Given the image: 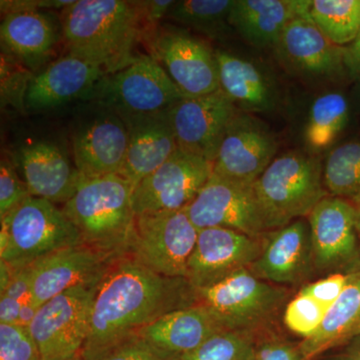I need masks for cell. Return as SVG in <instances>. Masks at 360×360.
Masks as SVG:
<instances>
[{"label":"cell","instance_id":"cell-1","mask_svg":"<svg viewBox=\"0 0 360 360\" xmlns=\"http://www.w3.org/2000/svg\"><path fill=\"white\" fill-rule=\"evenodd\" d=\"M195 304L198 293L187 278L163 276L132 257L120 258L97 288L80 355L103 359L163 315Z\"/></svg>","mask_w":360,"mask_h":360},{"label":"cell","instance_id":"cell-2","mask_svg":"<svg viewBox=\"0 0 360 360\" xmlns=\"http://www.w3.org/2000/svg\"><path fill=\"white\" fill-rule=\"evenodd\" d=\"M59 21L68 54L98 65L108 75L141 56L137 49L146 32L134 1L77 0L61 11Z\"/></svg>","mask_w":360,"mask_h":360},{"label":"cell","instance_id":"cell-3","mask_svg":"<svg viewBox=\"0 0 360 360\" xmlns=\"http://www.w3.org/2000/svg\"><path fill=\"white\" fill-rule=\"evenodd\" d=\"M134 186L120 174L82 179L61 210L77 227L82 243L106 257L129 255L135 214Z\"/></svg>","mask_w":360,"mask_h":360},{"label":"cell","instance_id":"cell-4","mask_svg":"<svg viewBox=\"0 0 360 360\" xmlns=\"http://www.w3.org/2000/svg\"><path fill=\"white\" fill-rule=\"evenodd\" d=\"M253 187L269 231L309 217L319 201L329 195L321 160L303 151L274 158Z\"/></svg>","mask_w":360,"mask_h":360},{"label":"cell","instance_id":"cell-5","mask_svg":"<svg viewBox=\"0 0 360 360\" xmlns=\"http://www.w3.org/2000/svg\"><path fill=\"white\" fill-rule=\"evenodd\" d=\"M84 245L56 203L30 196L1 219L0 260L20 269L65 248Z\"/></svg>","mask_w":360,"mask_h":360},{"label":"cell","instance_id":"cell-6","mask_svg":"<svg viewBox=\"0 0 360 360\" xmlns=\"http://www.w3.org/2000/svg\"><path fill=\"white\" fill-rule=\"evenodd\" d=\"M196 293L198 304L224 330L252 335L262 333L288 297L285 288L262 281L248 269Z\"/></svg>","mask_w":360,"mask_h":360},{"label":"cell","instance_id":"cell-7","mask_svg":"<svg viewBox=\"0 0 360 360\" xmlns=\"http://www.w3.org/2000/svg\"><path fill=\"white\" fill-rule=\"evenodd\" d=\"M184 97L162 66L141 54L124 70L106 75L91 99L124 120L165 115Z\"/></svg>","mask_w":360,"mask_h":360},{"label":"cell","instance_id":"cell-8","mask_svg":"<svg viewBox=\"0 0 360 360\" xmlns=\"http://www.w3.org/2000/svg\"><path fill=\"white\" fill-rule=\"evenodd\" d=\"M198 231L186 207L135 215L127 257L161 276L186 278Z\"/></svg>","mask_w":360,"mask_h":360},{"label":"cell","instance_id":"cell-9","mask_svg":"<svg viewBox=\"0 0 360 360\" xmlns=\"http://www.w3.org/2000/svg\"><path fill=\"white\" fill-rule=\"evenodd\" d=\"M144 44L184 96H205L219 89L215 51L205 39L176 26L160 25L146 35Z\"/></svg>","mask_w":360,"mask_h":360},{"label":"cell","instance_id":"cell-10","mask_svg":"<svg viewBox=\"0 0 360 360\" xmlns=\"http://www.w3.org/2000/svg\"><path fill=\"white\" fill-rule=\"evenodd\" d=\"M97 288H70L39 307L28 331L42 360H71L82 354Z\"/></svg>","mask_w":360,"mask_h":360},{"label":"cell","instance_id":"cell-11","mask_svg":"<svg viewBox=\"0 0 360 360\" xmlns=\"http://www.w3.org/2000/svg\"><path fill=\"white\" fill-rule=\"evenodd\" d=\"M357 207L349 201L328 195L307 217L315 274H352L360 269Z\"/></svg>","mask_w":360,"mask_h":360},{"label":"cell","instance_id":"cell-12","mask_svg":"<svg viewBox=\"0 0 360 360\" xmlns=\"http://www.w3.org/2000/svg\"><path fill=\"white\" fill-rule=\"evenodd\" d=\"M186 212L198 231L224 227L253 238H262L270 231L255 187L222 179L213 172Z\"/></svg>","mask_w":360,"mask_h":360},{"label":"cell","instance_id":"cell-13","mask_svg":"<svg viewBox=\"0 0 360 360\" xmlns=\"http://www.w3.org/2000/svg\"><path fill=\"white\" fill-rule=\"evenodd\" d=\"M213 172V163L177 149L160 168L134 187L135 215L172 212L193 202Z\"/></svg>","mask_w":360,"mask_h":360},{"label":"cell","instance_id":"cell-14","mask_svg":"<svg viewBox=\"0 0 360 360\" xmlns=\"http://www.w3.org/2000/svg\"><path fill=\"white\" fill-rule=\"evenodd\" d=\"M238 112L219 89L205 96L184 97L168 110L167 116L179 149L213 163Z\"/></svg>","mask_w":360,"mask_h":360},{"label":"cell","instance_id":"cell-15","mask_svg":"<svg viewBox=\"0 0 360 360\" xmlns=\"http://www.w3.org/2000/svg\"><path fill=\"white\" fill-rule=\"evenodd\" d=\"M277 151L278 142L267 125L250 113L238 110L220 144L213 174L253 186L274 160Z\"/></svg>","mask_w":360,"mask_h":360},{"label":"cell","instance_id":"cell-16","mask_svg":"<svg viewBox=\"0 0 360 360\" xmlns=\"http://www.w3.org/2000/svg\"><path fill=\"white\" fill-rule=\"evenodd\" d=\"M262 248V236L253 238L224 227L200 229L187 264V281L195 290L215 285L240 270L250 269Z\"/></svg>","mask_w":360,"mask_h":360},{"label":"cell","instance_id":"cell-17","mask_svg":"<svg viewBox=\"0 0 360 360\" xmlns=\"http://www.w3.org/2000/svg\"><path fill=\"white\" fill-rule=\"evenodd\" d=\"M73 161L84 179L120 174L129 146V129L122 116L101 110L72 132Z\"/></svg>","mask_w":360,"mask_h":360},{"label":"cell","instance_id":"cell-18","mask_svg":"<svg viewBox=\"0 0 360 360\" xmlns=\"http://www.w3.org/2000/svg\"><path fill=\"white\" fill-rule=\"evenodd\" d=\"M274 49L284 70L297 77L326 80L347 72L342 47L333 44L310 16L288 23Z\"/></svg>","mask_w":360,"mask_h":360},{"label":"cell","instance_id":"cell-19","mask_svg":"<svg viewBox=\"0 0 360 360\" xmlns=\"http://www.w3.org/2000/svg\"><path fill=\"white\" fill-rule=\"evenodd\" d=\"M116 260L84 245L41 258L32 264V302L40 307L70 288H96Z\"/></svg>","mask_w":360,"mask_h":360},{"label":"cell","instance_id":"cell-20","mask_svg":"<svg viewBox=\"0 0 360 360\" xmlns=\"http://www.w3.org/2000/svg\"><path fill=\"white\" fill-rule=\"evenodd\" d=\"M264 248L250 265L255 276L272 284L297 285L315 274L309 221L297 219L262 236Z\"/></svg>","mask_w":360,"mask_h":360},{"label":"cell","instance_id":"cell-21","mask_svg":"<svg viewBox=\"0 0 360 360\" xmlns=\"http://www.w3.org/2000/svg\"><path fill=\"white\" fill-rule=\"evenodd\" d=\"M106 75L98 65L66 54L30 78L23 103L28 110L44 111L77 99H91Z\"/></svg>","mask_w":360,"mask_h":360},{"label":"cell","instance_id":"cell-22","mask_svg":"<svg viewBox=\"0 0 360 360\" xmlns=\"http://www.w3.org/2000/svg\"><path fill=\"white\" fill-rule=\"evenodd\" d=\"M13 161L32 195L56 205L70 200L84 179L65 151L51 141L23 144Z\"/></svg>","mask_w":360,"mask_h":360},{"label":"cell","instance_id":"cell-23","mask_svg":"<svg viewBox=\"0 0 360 360\" xmlns=\"http://www.w3.org/2000/svg\"><path fill=\"white\" fill-rule=\"evenodd\" d=\"M312 0H233L229 23L248 44L274 49L284 28L310 16Z\"/></svg>","mask_w":360,"mask_h":360},{"label":"cell","instance_id":"cell-24","mask_svg":"<svg viewBox=\"0 0 360 360\" xmlns=\"http://www.w3.org/2000/svg\"><path fill=\"white\" fill-rule=\"evenodd\" d=\"M129 146L120 174L134 187L179 149L167 113L124 118Z\"/></svg>","mask_w":360,"mask_h":360},{"label":"cell","instance_id":"cell-25","mask_svg":"<svg viewBox=\"0 0 360 360\" xmlns=\"http://www.w3.org/2000/svg\"><path fill=\"white\" fill-rule=\"evenodd\" d=\"M60 35V21L39 11L7 13L0 26L2 46L30 70L46 63Z\"/></svg>","mask_w":360,"mask_h":360},{"label":"cell","instance_id":"cell-26","mask_svg":"<svg viewBox=\"0 0 360 360\" xmlns=\"http://www.w3.org/2000/svg\"><path fill=\"white\" fill-rule=\"evenodd\" d=\"M215 56L219 89L238 110L253 115L274 110L277 101L276 87L257 63L224 49H215Z\"/></svg>","mask_w":360,"mask_h":360},{"label":"cell","instance_id":"cell-27","mask_svg":"<svg viewBox=\"0 0 360 360\" xmlns=\"http://www.w3.org/2000/svg\"><path fill=\"white\" fill-rule=\"evenodd\" d=\"M224 331L212 314L195 304L163 315L139 330L137 335L168 354H191L215 333Z\"/></svg>","mask_w":360,"mask_h":360},{"label":"cell","instance_id":"cell-28","mask_svg":"<svg viewBox=\"0 0 360 360\" xmlns=\"http://www.w3.org/2000/svg\"><path fill=\"white\" fill-rule=\"evenodd\" d=\"M360 333V269L352 272L340 297L314 333L300 343L305 360H315L333 348L343 347Z\"/></svg>","mask_w":360,"mask_h":360},{"label":"cell","instance_id":"cell-29","mask_svg":"<svg viewBox=\"0 0 360 360\" xmlns=\"http://www.w3.org/2000/svg\"><path fill=\"white\" fill-rule=\"evenodd\" d=\"M348 120L349 104L342 94L330 91L317 96L303 132L309 153L315 155L330 148L347 127Z\"/></svg>","mask_w":360,"mask_h":360},{"label":"cell","instance_id":"cell-30","mask_svg":"<svg viewBox=\"0 0 360 360\" xmlns=\"http://www.w3.org/2000/svg\"><path fill=\"white\" fill-rule=\"evenodd\" d=\"M233 0L175 1L167 18L213 39L226 37L232 30L229 15Z\"/></svg>","mask_w":360,"mask_h":360},{"label":"cell","instance_id":"cell-31","mask_svg":"<svg viewBox=\"0 0 360 360\" xmlns=\"http://www.w3.org/2000/svg\"><path fill=\"white\" fill-rule=\"evenodd\" d=\"M323 184L329 195L360 206V141L341 144L323 165Z\"/></svg>","mask_w":360,"mask_h":360},{"label":"cell","instance_id":"cell-32","mask_svg":"<svg viewBox=\"0 0 360 360\" xmlns=\"http://www.w3.org/2000/svg\"><path fill=\"white\" fill-rule=\"evenodd\" d=\"M310 18L333 44L347 46L360 32V0H314Z\"/></svg>","mask_w":360,"mask_h":360},{"label":"cell","instance_id":"cell-33","mask_svg":"<svg viewBox=\"0 0 360 360\" xmlns=\"http://www.w3.org/2000/svg\"><path fill=\"white\" fill-rule=\"evenodd\" d=\"M257 336L219 331L180 360H253Z\"/></svg>","mask_w":360,"mask_h":360},{"label":"cell","instance_id":"cell-34","mask_svg":"<svg viewBox=\"0 0 360 360\" xmlns=\"http://www.w3.org/2000/svg\"><path fill=\"white\" fill-rule=\"evenodd\" d=\"M329 309L311 296L298 291L291 302L286 304L283 321L286 328L295 335L309 338L321 326Z\"/></svg>","mask_w":360,"mask_h":360},{"label":"cell","instance_id":"cell-35","mask_svg":"<svg viewBox=\"0 0 360 360\" xmlns=\"http://www.w3.org/2000/svg\"><path fill=\"white\" fill-rule=\"evenodd\" d=\"M0 360H42L28 329L0 323Z\"/></svg>","mask_w":360,"mask_h":360},{"label":"cell","instance_id":"cell-36","mask_svg":"<svg viewBox=\"0 0 360 360\" xmlns=\"http://www.w3.org/2000/svg\"><path fill=\"white\" fill-rule=\"evenodd\" d=\"M32 195L25 182L20 179L13 161L2 156L0 161V219Z\"/></svg>","mask_w":360,"mask_h":360},{"label":"cell","instance_id":"cell-37","mask_svg":"<svg viewBox=\"0 0 360 360\" xmlns=\"http://www.w3.org/2000/svg\"><path fill=\"white\" fill-rule=\"evenodd\" d=\"M181 356L168 354L139 335L132 336L113 348L99 360H180Z\"/></svg>","mask_w":360,"mask_h":360},{"label":"cell","instance_id":"cell-38","mask_svg":"<svg viewBox=\"0 0 360 360\" xmlns=\"http://www.w3.org/2000/svg\"><path fill=\"white\" fill-rule=\"evenodd\" d=\"M253 360H305L300 345L274 335H258Z\"/></svg>","mask_w":360,"mask_h":360},{"label":"cell","instance_id":"cell-39","mask_svg":"<svg viewBox=\"0 0 360 360\" xmlns=\"http://www.w3.org/2000/svg\"><path fill=\"white\" fill-rule=\"evenodd\" d=\"M352 274H330L314 283H307V285L303 286L300 292L311 296L317 302L330 309L347 288Z\"/></svg>","mask_w":360,"mask_h":360},{"label":"cell","instance_id":"cell-40","mask_svg":"<svg viewBox=\"0 0 360 360\" xmlns=\"http://www.w3.org/2000/svg\"><path fill=\"white\" fill-rule=\"evenodd\" d=\"M174 4L175 1H172V0L134 1L135 6L141 14L144 28H146V37L160 25V22L163 18H167L168 11Z\"/></svg>","mask_w":360,"mask_h":360},{"label":"cell","instance_id":"cell-41","mask_svg":"<svg viewBox=\"0 0 360 360\" xmlns=\"http://www.w3.org/2000/svg\"><path fill=\"white\" fill-rule=\"evenodd\" d=\"M33 283V264L20 269H13V277L8 286L0 292V295L8 296L21 303L32 300Z\"/></svg>","mask_w":360,"mask_h":360},{"label":"cell","instance_id":"cell-42","mask_svg":"<svg viewBox=\"0 0 360 360\" xmlns=\"http://www.w3.org/2000/svg\"><path fill=\"white\" fill-rule=\"evenodd\" d=\"M75 0H16L1 1V13H11L22 11H39V9H63L70 6Z\"/></svg>","mask_w":360,"mask_h":360},{"label":"cell","instance_id":"cell-43","mask_svg":"<svg viewBox=\"0 0 360 360\" xmlns=\"http://www.w3.org/2000/svg\"><path fill=\"white\" fill-rule=\"evenodd\" d=\"M342 49L343 63L347 75L360 79V32L352 44Z\"/></svg>","mask_w":360,"mask_h":360},{"label":"cell","instance_id":"cell-44","mask_svg":"<svg viewBox=\"0 0 360 360\" xmlns=\"http://www.w3.org/2000/svg\"><path fill=\"white\" fill-rule=\"evenodd\" d=\"M22 303L6 295H0V323L18 324Z\"/></svg>","mask_w":360,"mask_h":360},{"label":"cell","instance_id":"cell-45","mask_svg":"<svg viewBox=\"0 0 360 360\" xmlns=\"http://www.w3.org/2000/svg\"><path fill=\"white\" fill-rule=\"evenodd\" d=\"M333 360H360V333L341 347Z\"/></svg>","mask_w":360,"mask_h":360},{"label":"cell","instance_id":"cell-46","mask_svg":"<svg viewBox=\"0 0 360 360\" xmlns=\"http://www.w3.org/2000/svg\"><path fill=\"white\" fill-rule=\"evenodd\" d=\"M39 309V307H37L32 300H28V302L22 303V305H21L20 317H18V324H15V326L28 329L30 324L32 323L33 319H34L35 315H37Z\"/></svg>","mask_w":360,"mask_h":360},{"label":"cell","instance_id":"cell-47","mask_svg":"<svg viewBox=\"0 0 360 360\" xmlns=\"http://www.w3.org/2000/svg\"><path fill=\"white\" fill-rule=\"evenodd\" d=\"M0 292H2L8 286L13 277V269L4 260H0Z\"/></svg>","mask_w":360,"mask_h":360},{"label":"cell","instance_id":"cell-48","mask_svg":"<svg viewBox=\"0 0 360 360\" xmlns=\"http://www.w3.org/2000/svg\"><path fill=\"white\" fill-rule=\"evenodd\" d=\"M356 229L360 239V206L357 207Z\"/></svg>","mask_w":360,"mask_h":360},{"label":"cell","instance_id":"cell-49","mask_svg":"<svg viewBox=\"0 0 360 360\" xmlns=\"http://www.w3.org/2000/svg\"><path fill=\"white\" fill-rule=\"evenodd\" d=\"M71 360H85V359H82V355H79V356L75 357V359H73Z\"/></svg>","mask_w":360,"mask_h":360}]
</instances>
